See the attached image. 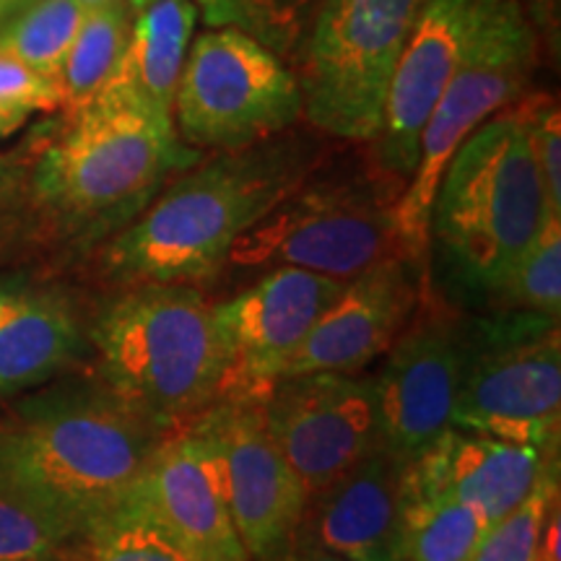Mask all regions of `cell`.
Returning <instances> with one entry per match:
<instances>
[{"label": "cell", "mask_w": 561, "mask_h": 561, "mask_svg": "<svg viewBox=\"0 0 561 561\" xmlns=\"http://www.w3.org/2000/svg\"><path fill=\"white\" fill-rule=\"evenodd\" d=\"M551 219L528 110L502 112L450 159L434 193L426 252L432 284L458 307H494L510 271Z\"/></svg>", "instance_id": "1"}, {"label": "cell", "mask_w": 561, "mask_h": 561, "mask_svg": "<svg viewBox=\"0 0 561 561\" xmlns=\"http://www.w3.org/2000/svg\"><path fill=\"white\" fill-rule=\"evenodd\" d=\"M164 437L96 377L45 385L0 421V483L83 533Z\"/></svg>", "instance_id": "2"}, {"label": "cell", "mask_w": 561, "mask_h": 561, "mask_svg": "<svg viewBox=\"0 0 561 561\" xmlns=\"http://www.w3.org/2000/svg\"><path fill=\"white\" fill-rule=\"evenodd\" d=\"M310 172L297 140L219 151L191 167L149 208L112 237L102 255L107 278L121 286L198 284L227 265L234 244Z\"/></svg>", "instance_id": "3"}, {"label": "cell", "mask_w": 561, "mask_h": 561, "mask_svg": "<svg viewBox=\"0 0 561 561\" xmlns=\"http://www.w3.org/2000/svg\"><path fill=\"white\" fill-rule=\"evenodd\" d=\"M68 112L32 180L42 219L60 240L117 234L201 161L198 149L180 144L170 115L117 81Z\"/></svg>", "instance_id": "4"}, {"label": "cell", "mask_w": 561, "mask_h": 561, "mask_svg": "<svg viewBox=\"0 0 561 561\" xmlns=\"http://www.w3.org/2000/svg\"><path fill=\"white\" fill-rule=\"evenodd\" d=\"M96 380L164 434L219 401L229 354L193 284L125 286L89 328Z\"/></svg>", "instance_id": "5"}, {"label": "cell", "mask_w": 561, "mask_h": 561, "mask_svg": "<svg viewBox=\"0 0 561 561\" xmlns=\"http://www.w3.org/2000/svg\"><path fill=\"white\" fill-rule=\"evenodd\" d=\"M559 424V318L494 310L460 320L453 430L557 453Z\"/></svg>", "instance_id": "6"}, {"label": "cell", "mask_w": 561, "mask_h": 561, "mask_svg": "<svg viewBox=\"0 0 561 561\" xmlns=\"http://www.w3.org/2000/svg\"><path fill=\"white\" fill-rule=\"evenodd\" d=\"M536 39L517 0H473L471 32L424 136L419 167L396 206L405 255L421 261L434 193L458 149L525 89Z\"/></svg>", "instance_id": "7"}, {"label": "cell", "mask_w": 561, "mask_h": 561, "mask_svg": "<svg viewBox=\"0 0 561 561\" xmlns=\"http://www.w3.org/2000/svg\"><path fill=\"white\" fill-rule=\"evenodd\" d=\"M430 0H322L301 39V112L335 138L375 140L405 42Z\"/></svg>", "instance_id": "8"}, {"label": "cell", "mask_w": 561, "mask_h": 561, "mask_svg": "<svg viewBox=\"0 0 561 561\" xmlns=\"http://www.w3.org/2000/svg\"><path fill=\"white\" fill-rule=\"evenodd\" d=\"M396 206L367 182L299 185L234 244L227 265L299 268L348 280L405 255Z\"/></svg>", "instance_id": "9"}, {"label": "cell", "mask_w": 561, "mask_h": 561, "mask_svg": "<svg viewBox=\"0 0 561 561\" xmlns=\"http://www.w3.org/2000/svg\"><path fill=\"white\" fill-rule=\"evenodd\" d=\"M301 115L297 79L278 55L237 30H210L182 62L172 117L198 149L240 151Z\"/></svg>", "instance_id": "10"}, {"label": "cell", "mask_w": 561, "mask_h": 561, "mask_svg": "<svg viewBox=\"0 0 561 561\" xmlns=\"http://www.w3.org/2000/svg\"><path fill=\"white\" fill-rule=\"evenodd\" d=\"M208 453L237 536L268 561L299 528L307 494L263 419V403L216 401L185 424Z\"/></svg>", "instance_id": "11"}, {"label": "cell", "mask_w": 561, "mask_h": 561, "mask_svg": "<svg viewBox=\"0 0 561 561\" xmlns=\"http://www.w3.org/2000/svg\"><path fill=\"white\" fill-rule=\"evenodd\" d=\"M263 419L307 496L380 447L375 377H284L263 401Z\"/></svg>", "instance_id": "12"}, {"label": "cell", "mask_w": 561, "mask_h": 561, "mask_svg": "<svg viewBox=\"0 0 561 561\" xmlns=\"http://www.w3.org/2000/svg\"><path fill=\"white\" fill-rule=\"evenodd\" d=\"M341 289L343 280L276 268L237 297L214 305L229 354L219 401L263 403Z\"/></svg>", "instance_id": "13"}, {"label": "cell", "mask_w": 561, "mask_h": 561, "mask_svg": "<svg viewBox=\"0 0 561 561\" xmlns=\"http://www.w3.org/2000/svg\"><path fill=\"white\" fill-rule=\"evenodd\" d=\"M460 369V320L419 318L375 377L380 447L409 466L447 430Z\"/></svg>", "instance_id": "14"}, {"label": "cell", "mask_w": 561, "mask_h": 561, "mask_svg": "<svg viewBox=\"0 0 561 561\" xmlns=\"http://www.w3.org/2000/svg\"><path fill=\"white\" fill-rule=\"evenodd\" d=\"M421 261L396 255L343 280L339 297L312 325L284 377L359 375L388 354L419 305ZM280 377V380H284Z\"/></svg>", "instance_id": "15"}, {"label": "cell", "mask_w": 561, "mask_h": 561, "mask_svg": "<svg viewBox=\"0 0 561 561\" xmlns=\"http://www.w3.org/2000/svg\"><path fill=\"white\" fill-rule=\"evenodd\" d=\"M471 19L473 0H430L421 11L392 70L380 130L371 140L390 178L411 180L416 172L421 136L458 68Z\"/></svg>", "instance_id": "16"}, {"label": "cell", "mask_w": 561, "mask_h": 561, "mask_svg": "<svg viewBox=\"0 0 561 561\" xmlns=\"http://www.w3.org/2000/svg\"><path fill=\"white\" fill-rule=\"evenodd\" d=\"M405 466L382 447L351 471L307 496L294 536L343 561H405Z\"/></svg>", "instance_id": "17"}, {"label": "cell", "mask_w": 561, "mask_h": 561, "mask_svg": "<svg viewBox=\"0 0 561 561\" xmlns=\"http://www.w3.org/2000/svg\"><path fill=\"white\" fill-rule=\"evenodd\" d=\"M557 453L533 445L447 430L424 455L405 466V486L442 494L494 525L510 515L551 466Z\"/></svg>", "instance_id": "18"}, {"label": "cell", "mask_w": 561, "mask_h": 561, "mask_svg": "<svg viewBox=\"0 0 561 561\" xmlns=\"http://www.w3.org/2000/svg\"><path fill=\"white\" fill-rule=\"evenodd\" d=\"M138 486L191 561H252L231 523L208 453L187 426L167 434Z\"/></svg>", "instance_id": "19"}, {"label": "cell", "mask_w": 561, "mask_h": 561, "mask_svg": "<svg viewBox=\"0 0 561 561\" xmlns=\"http://www.w3.org/2000/svg\"><path fill=\"white\" fill-rule=\"evenodd\" d=\"M87 348L89 333L66 294L0 280V396L45 388L73 369Z\"/></svg>", "instance_id": "20"}, {"label": "cell", "mask_w": 561, "mask_h": 561, "mask_svg": "<svg viewBox=\"0 0 561 561\" xmlns=\"http://www.w3.org/2000/svg\"><path fill=\"white\" fill-rule=\"evenodd\" d=\"M195 21L198 9L193 0H153L146 5L133 26L128 47L112 81L136 91L146 104L172 117L174 89L193 39Z\"/></svg>", "instance_id": "21"}, {"label": "cell", "mask_w": 561, "mask_h": 561, "mask_svg": "<svg viewBox=\"0 0 561 561\" xmlns=\"http://www.w3.org/2000/svg\"><path fill=\"white\" fill-rule=\"evenodd\" d=\"M81 561H191L138 481L81 533Z\"/></svg>", "instance_id": "22"}, {"label": "cell", "mask_w": 561, "mask_h": 561, "mask_svg": "<svg viewBox=\"0 0 561 561\" xmlns=\"http://www.w3.org/2000/svg\"><path fill=\"white\" fill-rule=\"evenodd\" d=\"M486 528L476 510L442 494L411 489L403 481L405 561H468Z\"/></svg>", "instance_id": "23"}, {"label": "cell", "mask_w": 561, "mask_h": 561, "mask_svg": "<svg viewBox=\"0 0 561 561\" xmlns=\"http://www.w3.org/2000/svg\"><path fill=\"white\" fill-rule=\"evenodd\" d=\"M128 39L130 24L121 0L87 13L79 37L70 45L58 81H55L62 107H81L107 87L117 66H121Z\"/></svg>", "instance_id": "24"}, {"label": "cell", "mask_w": 561, "mask_h": 561, "mask_svg": "<svg viewBox=\"0 0 561 561\" xmlns=\"http://www.w3.org/2000/svg\"><path fill=\"white\" fill-rule=\"evenodd\" d=\"M322 0H198L210 30L248 34L273 55H289L301 45Z\"/></svg>", "instance_id": "25"}, {"label": "cell", "mask_w": 561, "mask_h": 561, "mask_svg": "<svg viewBox=\"0 0 561 561\" xmlns=\"http://www.w3.org/2000/svg\"><path fill=\"white\" fill-rule=\"evenodd\" d=\"M81 530L0 483V561H79Z\"/></svg>", "instance_id": "26"}, {"label": "cell", "mask_w": 561, "mask_h": 561, "mask_svg": "<svg viewBox=\"0 0 561 561\" xmlns=\"http://www.w3.org/2000/svg\"><path fill=\"white\" fill-rule=\"evenodd\" d=\"M83 19L87 9L79 0H37L9 32L0 34V47L34 73L58 81L62 60L79 37Z\"/></svg>", "instance_id": "27"}, {"label": "cell", "mask_w": 561, "mask_h": 561, "mask_svg": "<svg viewBox=\"0 0 561 561\" xmlns=\"http://www.w3.org/2000/svg\"><path fill=\"white\" fill-rule=\"evenodd\" d=\"M491 310L559 318L561 312V219H551L510 271Z\"/></svg>", "instance_id": "28"}, {"label": "cell", "mask_w": 561, "mask_h": 561, "mask_svg": "<svg viewBox=\"0 0 561 561\" xmlns=\"http://www.w3.org/2000/svg\"><path fill=\"white\" fill-rule=\"evenodd\" d=\"M559 502V460L538 479L536 489L510 515L489 525L468 561H541L543 525Z\"/></svg>", "instance_id": "29"}, {"label": "cell", "mask_w": 561, "mask_h": 561, "mask_svg": "<svg viewBox=\"0 0 561 561\" xmlns=\"http://www.w3.org/2000/svg\"><path fill=\"white\" fill-rule=\"evenodd\" d=\"M528 110L530 144L536 153L538 172H541L546 201L553 216L561 219V117L559 107L551 102L536 104Z\"/></svg>", "instance_id": "30"}, {"label": "cell", "mask_w": 561, "mask_h": 561, "mask_svg": "<svg viewBox=\"0 0 561 561\" xmlns=\"http://www.w3.org/2000/svg\"><path fill=\"white\" fill-rule=\"evenodd\" d=\"M0 107L26 112L55 110L62 107V100L55 81L34 73L30 66L0 47Z\"/></svg>", "instance_id": "31"}, {"label": "cell", "mask_w": 561, "mask_h": 561, "mask_svg": "<svg viewBox=\"0 0 561 561\" xmlns=\"http://www.w3.org/2000/svg\"><path fill=\"white\" fill-rule=\"evenodd\" d=\"M268 561H343L339 557H333V553L318 549V546L301 541V538L294 536L289 543L284 546V549L273 553Z\"/></svg>", "instance_id": "32"}, {"label": "cell", "mask_w": 561, "mask_h": 561, "mask_svg": "<svg viewBox=\"0 0 561 561\" xmlns=\"http://www.w3.org/2000/svg\"><path fill=\"white\" fill-rule=\"evenodd\" d=\"M559 528H561V517H559V502L553 504V510L549 512L543 525V536H541V561H561L559 557Z\"/></svg>", "instance_id": "33"}, {"label": "cell", "mask_w": 561, "mask_h": 561, "mask_svg": "<svg viewBox=\"0 0 561 561\" xmlns=\"http://www.w3.org/2000/svg\"><path fill=\"white\" fill-rule=\"evenodd\" d=\"M30 117V112L26 110H16V107H0V138L9 136L19 128L21 123Z\"/></svg>", "instance_id": "34"}, {"label": "cell", "mask_w": 561, "mask_h": 561, "mask_svg": "<svg viewBox=\"0 0 561 561\" xmlns=\"http://www.w3.org/2000/svg\"><path fill=\"white\" fill-rule=\"evenodd\" d=\"M79 3H81L83 9H87V13H89V11H100V9H104V5L117 3V0H79Z\"/></svg>", "instance_id": "35"}, {"label": "cell", "mask_w": 561, "mask_h": 561, "mask_svg": "<svg viewBox=\"0 0 561 561\" xmlns=\"http://www.w3.org/2000/svg\"><path fill=\"white\" fill-rule=\"evenodd\" d=\"M130 3L136 5V9H146V5L153 3V0H130Z\"/></svg>", "instance_id": "36"}, {"label": "cell", "mask_w": 561, "mask_h": 561, "mask_svg": "<svg viewBox=\"0 0 561 561\" xmlns=\"http://www.w3.org/2000/svg\"><path fill=\"white\" fill-rule=\"evenodd\" d=\"M13 3V0H0V13H3L5 9H9V5Z\"/></svg>", "instance_id": "37"}, {"label": "cell", "mask_w": 561, "mask_h": 561, "mask_svg": "<svg viewBox=\"0 0 561 561\" xmlns=\"http://www.w3.org/2000/svg\"><path fill=\"white\" fill-rule=\"evenodd\" d=\"M13 3H16V0H13Z\"/></svg>", "instance_id": "38"}, {"label": "cell", "mask_w": 561, "mask_h": 561, "mask_svg": "<svg viewBox=\"0 0 561 561\" xmlns=\"http://www.w3.org/2000/svg\"><path fill=\"white\" fill-rule=\"evenodd\" d=\"M79 561H81V559H79Z\"/></svg>", "instance_id": "39"}]
</instances>
